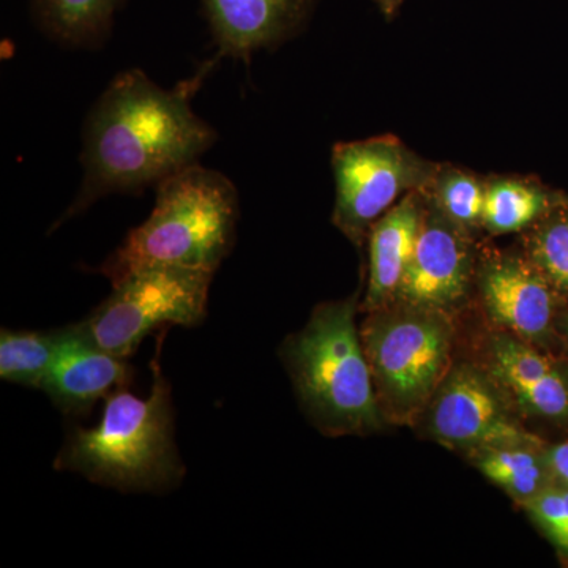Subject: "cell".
<instances>
[{
  "mask_svg": "<svg viewBox=\"0 0 568 568\" xmlns=\"http://www.w3.org/2000/svg\"><path fill=\"white\" fill-rule=\"evenodd\" d=\"M567 203H568V201H567Z\"/></svg>",
  "mask_w": 568,
  "mask_h": 568,
  "instance_id": "cell-25",
  "label": "cell"
},
{
  "mask_svg": "<svg viewBox=\"0 0 568 568\" xmlns=\"http://www.w3.org/2000/svg\"><path fill=\"white\" fill-rule=\"evenodd\" d=\"M55 469L126 493L163 491L182 480L171 388L159 361H153L151 395L140 398L119 388L108 396L99 425L71 433Z\"/></svg>",
  "mask_w": 568,
  "mask_h": 568,
  "instance_id": "cell-3",
  "label": "cell"
},
{
  "mask_svg": "<svg viewBox=\"0 0 568 568\" xmlns=\"http://www.w3.org/2000/svg\"><path fill=\"white\" fill-rule=\"evenodd\" d=\"M212 276L179 267L136 272L114 284L110 297L74 328L93 346L129 358L156 327L203 323Z\"/></svg>",
  "mask_w": 568,
  "mask_h": 568,
  "instance_id": "cell-6",
  "label": "cell"
},
{
  "mask_svg": "<svg viewBox=\"0 0 568 568\" xmlns=\"http://www.w3.org/2000/svg\"><path fill=\"white\" fill-rule=\"evenodd\" d=\"M203 77L163 89L132 69L111 81L85 121L80 192L55 226L104 196L141 192L197 163L216 140L192 108Z\"/></svg>",
  "mask_w": 568,
  "mask_h": 568,
  "instance_id": "cell-1",
  "label": "cell"
},
{
  "mask_svg": "<svg viewBox=\"0 0 568 568\" xmlns=\"http://www.w3.org/2000/svg\"><path fill=\"white\" fill-rule=\"evenodd\" d=\"M125 361L93 346L71 325L62 331L61 346L41 388L62 413L84 414L126 386L132 369Z\"/></svg>",
  "mask_w": 568,
  "mask_h": 568,
  "instance_id": "cell-13",
  "label": "cell"
},
{
  "mask_svg": "<svg viewBox=\"0 0 568 568\" xmlns=\"http://www.w3.org/2000/svg\"><path fill=\"white\" fill-rule=\"evenodd\" d=\"M481 298L497 324L530 345H541L552 334L556 287L530 260L499 254L481 267Z\"/></svg>",
  "mask_w": 568,
  "mask_h": 568,
  "instance_id": "cell-10",
  "label": "cell"
},
{
  "mask_svg": "<svg viewBox=\"0 0 568 568\" xmlns=\"http://www.w3.org/2000/svg\"><path fill=\"white\" fill-rule=\"evenodd\" d=\"M466 233L426 197L416 248L392 304L433 312H444L458 304L473 275V254Z\"/></svg>",
  "mask_w": 568,
  "mask_h": 568,
  "instance_id": "cell-9",
  "label": "cell"
},
{
  "mask_svg": "<svg viewBox=\"0 0 568 568\" xmlns=\"http://www.w3.org/2000/svg\"><path fill=\"white\" fill-rule=\"evenodd\" d=\"M440 164L392 134L338 142L332 151L335 207L332 222L358 244L373 224L414 192H426Z\"/></svg>",
  "mask_w": 568,
  "mask_h": 568,
  "instance_id": "cell-7",
  "label": "cell"
},
{
  "mask_svg": "<svg viewBox=\"0 0 568 568\" xmlns=\"http://www.w3.org/2000/svg\"><path fill=\"white\" fill-rule=\"evenodd\" d=\"M239 194L219 171L194 163L156 185L155 207L100 265L114 284L153 267L215 274L233 250Z\"/></svg>",
  "mask_w": 568,
  "mask_h": 568,
  "instance_id": "cell-2",
  "label": "cell"
},
{
  "mask_svg": "<svg viewBox=\"0 0 568 568\" xmlns=\"http://www.w3.org/2000/svg\"><path fill=\"white\" fill-rule=\"evenodd\" d=\"M538 222L528 239L530 263L556 291L568 293V211L551 209Z\"/></svg>",
  "mask_w": 568,
  "mask_h": 568,
  "instance_id": "cell-20",
  "label": "cell"
},
{
  "mask_svg": "<svg viewBox=\"0 0 568 568\" xmlns=\"http://www.w3.org/2000/svg\"><path fill=\"white\" fill-rule=\"evenodd\" d=\"M59 332H11L0 335V377L20 386L41 388L61 346Z\"/></svg>",
  "mask_w": 568,
  "mask_h": 568,
  "instance_id": "cell-18",
  "label": "cell"
},
{
  "mask_svg": "<svg viewBox=\"0 0 568 568\" xmlns=\"http://www.w3.org/2000/svg\"><path fill=\"white\" fill-rule=\"evenodd\" d=\"M316 0H203L220 54L248 59L295 36Z\"/></svg>",
  "mask_w": 568,
  "mask_h": 568,
  "instance_id": "cell-12",
  "label": "cell"
},
{
  "mask_svg": "<svg viewBox=\"0 0 568 568\" xmlns=\"http://www.w3.org/2000/svg\"><path fill=\"white\" fill-rule=\"evenodd\" d=\"M551 209V196L536 183L521 179H496L487 183L481 226L495 235L519 233Z\"/></svg>",
  "mask_w": 568,
  "mask_h": 568,
  "instance_id": "cell-17",
  "label": "cell"
},
{
  "mask_svg": "<svg viewBox=\"0 0 568 568\" xmlns=\"http://www.w3.org/2000/svg\"><path fill=\"white\" fill-rule=\"evenodd\" d=\"M295 390L321 432L361 435L383 424L372 369L355 327V298L317 306L283 346Z\"/></svg>",
  "mask_w": 568,
  "mask_h": 568,
  "instance_id": "cell-4",
  "label": "cell"
},
{
  "mask_svg": "<svg viewBox=\"0 0 568 568\" xmlns=\"http://www.w3.org/2000/svg\"><path fill=\"white\" fill-rule=\"evenodd\" d=\"M122 0H32L33 17L47 36L73 48H95L111 31Z\"/></svg>",
  "mask_w": 568,
  "mask_h": 568,
  "instance_id": "cell-16",
  "label": "cell"
},
{
  "mask_svg": "<svg viewBox=\"0 0 568 568\" xmlns=\"http://www.w3.org/2000/svg\"><path fill=\"white\" fill-rule=\"evenodd\" d=\"M406 2L407 0H376L381 14L388 21L394 20Z\"/></svg>",
  "mask_w": 568,
  "mask_h": 568,
  "instance_id": "cell-23",
  "label": "cell"
},
{
  "mask_svg": "<svg viewBox=\"0 0 568 568\" xmlns=\"http://www.w3.org/2000/svg\"><path fill=\"white\" fill-rule=\"evenodd\" d=\"M489 375L521 413L551 422L568 420V369L515 335L489 345Z\"/></svg>",
  "mask_w": 568,
  "mask_h": 568,
  "instance_id": "cell-11",
  "label": "cell"
},
{
  "mask_svg": "<svg viewBox=\"0 0 568 568\" xmlns=\"http://www.w3.org/2000/svg\"><path fill=\"white\" fill-rule=\"evenodd\" d=\"M429 203L462 230L481 226L487 183L452 166H440L435 181L424 192Z\"/></svg>",
  "mask_w": 568,
  "mask_h": 568,
  "instance_id": "cell-19",
  "label": "cell"
},
{
  "mask_svg": "<svg viewBox=\"0 0 568 568\" xmlns=\"http://www.w3.org/2000/svg\"><path fill=\"white\" fill-rule=\"evenodd\" d=\"M562 327H564V336H566V343H567V347H568V316L566 317V320H564Z\"/></svg>",
  "mask_w": 568,
  "mask_h": 568,
  "instance_id": "cell-24",
  "label": "cell"
},
{
  "mask_svg": "<svg viewBox=\"0 0 568 568\" xmlns=\"http://www.w3.org/2000/svg\"><path fill=\"white\" fill-rule=\"evenodd\" d=\"M425 207L424 192L407 194L369 230V275L364 302L368 312L386 308L395 301L416 248Z\"/></svg>",
  "mask_w": 568,
  "mask_h": 568,
  "instance_id": "cell-14",
  "label": "cell"
},
{
  "mask_svg": "<svg viewBox=\"0 0 568 568\" xmlns=\"http://www.w3.org/2000/svg\"><path fill=\"white\" fill-rule=\"evenodd\" d=\"M523 507L560 558L568 560V487L552 484Z\"/></svg>",
  "mask_w": 568,
  "mask_h": 568,
  "instance_id": "cell-21",
  "label": "cell"
},
{
  "mask_svg": "<svg viewBox=\"0 0 568 568\" xmlns=\"http://www.w3.org/2000/svg\"><path fill=\"white\" fill-rule=\"evenodd\" d=\"M496 383L470 365L448 372L429 405V432L446 446L476 454L484 448L532 437L519 426Z\"/></svg>",
  "mask_w": 568,
  "mask_h": 568,
  "instance_id": "cell-8",
  "label": "cell"
},
{
  "mask_svg": "<svg viewBox=\"0 0 568 568\" xmlns=\"http://www.w3.org/2000/svg\"><path fill=\"white\" fill-rule=\"evenodd\" d=\"M473 455L478 470L521 506L556 484L547 447H541L536 437L484 448Z\"/></svg>",
  "mask_w": 568,
  "mask_h": 568,
  "instance_id": "cell-15",
  "label": "cell"
},
{
  "mask_svg": "<svg viewBox=\"0 0 568 568\" xmlns=\"http://www.w3.org/2000/svg\"><path fill=\"white\" fill-rule=\"evenodd\" d=\"M547 458L556 484L568 487V440L547 447Z\"/></svg>",
  "mask_w": 568,
  "mask_h": 568,
  "instance_id": "cell-22",
  "label": "cell"
},
{
  "mask_svg": "<svg viewBox=\"0 0 568 568\" xmlns=\"http://www.w3.org/2000/svg\"><path fill=\"white\" fill-rule=\"evenodd\" d=\"M361 336L383 414L413 418L448 375L452 328L446 316L405 305L381 308Z\"/></svg>",
  "mask_w": 568,
  "mask_h": 568,
  "instance_id": "cell-5",
  "label": "cell"
}]
</instances>
